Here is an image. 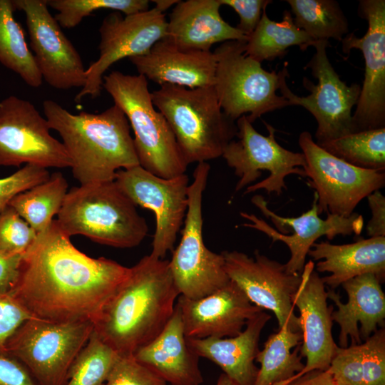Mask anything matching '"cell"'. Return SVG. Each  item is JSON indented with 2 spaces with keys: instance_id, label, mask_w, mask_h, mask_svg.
<instances>
[{
  "instance_id": "cell-1",
  "label": "cell",
  "mask_w": 385,
  "mask_h": 385,
  "mask_svg": "<svg viewBox=\"0 0 385 385\" xmlns=\"http://www.w3.org/2000/svg\"><path fill=\"white\" fill-rule=\"evenodd\" d=\"M56 220L22 255L9 288L34 317L55 322H92L130 273V267L78 250Z\"/></svg>"
},
{
  "instance_id": "cell-2",
  "label": "cell",
  "mask_w": 385,
  "mask_h": 385,
  "mask_svg": "<svg viewBox=\"0 0 385 385\" xmlns=\"http://www.w3.org/2000/svg\"><path fill=\"white\" fill-rule=\"evenodd\" d=\"M179 295L169 260L145 255L130 267L93 323V332L118 354H133L163 331Z\"/></svg>"
},
{
  "instance_id": "cell-3",
  "label": "cell",
  "mask_w": 385,
  "mask_h": 385,
  "mask_svg": "<svg viewBox=\"0 0 385 385\" xmlns=\"http://www.w3.org/2000/svg\"><path fill=\"white\" fill-rule=\"evenodd\" d=\"M43 110L50 129L62 139L80 185L113 181L117 171L139 165L130 124L116 105L99 113L73 114L46 100Z\"/></svg>"
},
{
  "instance_id": "cell-4",
  "label": "cell",
  "mask_w": 385,
  "mask_h": 385,
  "mask_svg": "<svg viewBox=\"0 0 385 385\" xmlns=\"http://www.w3.org/2000/svg\"><path fill=\"white\" fill-rule=\"evenodd\" d=\"M152 101L170 125L188 165L222 157L237 128L222 110L213 86L163 84Z\"/></svg>"
},
{
  "instance_id": "cell-5",
  "label": "cell",
  "mask_w": 385,
  "mask_h": 385,
  "mask_svg": "<svg viewBox=\"0 0 385 385\" xmlns=\"http://www.w3.org/2000/svg\"><path fill=\"white\" fill-rule=\"evenodd\" d=\"M56 220L69 237L81 235L118 248L138 246L148 232L145 218L115 180L72 188Z\"/></svg>"
},
{
  "instance_id": "cell-6",
  "label": "cell",
  "mask_w": 385,
  "mask_h": 385,
  "mask_svg": "<svg viewBox=\"0 0 385 385\" xmlns=\"http://www.w3.org/2000/svg\"><path fill=\"white\" fill-rule=\"evenodd\" d=\"M103 88L128 120L139 165L163 178L185 174L188 165L166 119L155 109L147 79L113 71L103 76Z\"/></svg>"
},
{
  "instance_id": "cell-7",
  "label": "cell",
  "mask_w": 385,
  "mask_h": 385,
  "mask_svg": "<svg viewBox=\"0 0 385 385\" xmlns=\"http://www.w3.org/2000/svg\"><path fill=\"white\" fill-rule=\"evenodd\" d=\"M246 41L222 43L213 52L216 67L213 87L223 112L234 121L248 114L252 123L263 114L290 106L277 91L280 71H267L245 54Z\"/></svg>"
},
{
  "instance_id": "cell-8",
  "label": "cell",
  "mask_w": 385,
  "mask_h": 385,
  "mask_svg": "<svg viewBox=\"0 0 385 385\" xmlns=\"http://www.w3.org/2000/svg\"><path fill=\"white\" fill-rule=\"evenodd\" d=\"M93 331L89 321L30 319L9 339L6 354L21 363L38 385H65L72 364Z\"/></svg>"
},
{
  "instance_id": "cell-9",
  "label": "cell",
  "mask_w": 385,
  "mask_h": 385,
  "mask_svg": "<svg viewBox=\"0 0 385 385\" xmlns=\"http://www.w3.org/2000/svg\"><path fill=\"white\" fill-rule=\"evenodd\" d=\"M210 166L197 163L193 181L189 185L188 209L182 237L173 250L170 270L180 296L190 299L205 297L226 285L230 281L222 253L210 250L202 237V195Z\"/></svg>"
},
{
  "instance_id": "cell-10",
  "label": "cell",
  "mask_w": 385,
  "mask_h": 385,
  "mask_svg": "<svg viewBox=\"0 0 385 385\" xmlns=\"http://www.w3.org/2000/svg\"><path fill=\"white\" fill-rule=\"evenodd\" d=\"M267 135L258 133L246 115L237 120V140L225 147L222 157L239 178L235 192L246 188L245 194L259 190L279 195L287 190L285 178L290 175L306 178L302 153L289 150L275 139V129L265 123Z\"/></svg>"
},
{
  "instance_id": "cell-11",
  "label": "cell",
  "mask_w": 385,
  "mask_h": 385,
  "mask_svg": "<svg viewBox=\"0 0 385 385\" xmlns=\"http://www.w3.org/2000/svg\"><path fill=\"white\" fill-rule=\"evenodd\" d=\"M313 46L316 51L304 69H311L317 84L306 77L302 79L310 94L299 96L289 89L286 82L287 63L280 71L279 89L290 106H300L314 117L317 122L314 136L319 144L354 133L352 109L358 102L361 86L356 83L348 86L341 80L327 54V48L331 46L328 40L317 41Z\"/></svg>"
},
{
  "instance_id": "cell-12",
  "label": "cell",
  "mask_w": 385,
  "mask_h": 385,
  "mask_svg": "<svg viewBox=\"0 0 385 385\" xmlns=\"http://www.w3.org/2000/svg\"><path fill=\"white\" fill-rule=\"evenodd\" d=\"M306 164L308 185L317 196L319 214L349 217L369 195L385 185L384 171L352 165L324 150L308 131L298 140Z\"/></svg>"
},
{
  "instance_id": "cell-13",
  "label": "cell",
  "mask_w": 385,
  "mask_h": 385,
  "mask_svg": "<svg viewBox=\"0 0 385 385\" xmlns=\"http://www.w3.org/2000/svg\"><path fill=\"white\" fill-rule=\"evenodd\" d=\"M47 120L27 100L10 96L0 102V166L71 167L61 142L50 133Z\"/></svg>"
},
{
  "instance_id": "cell-14",
  "label": "cell",
  "mask_w": 385,
  "mask_h": 385,
  "mask_svg": "<svg viewBox=\"0 0 385 385\" xmlns=\"http://www.w3.org/2000/svg\"><path fill=\"white\" fill-rule=\"evenodd\" d=\"M164 12L155 5L128 16L114 11L104 18L99 28V57L86 69V81L76 96V102L101 94L104 74L113 63L147 53L165 37L168 21Z\"/></svg>"
},
{
  "instance_id": "cell-15",
  "label": "cell",
  "mask_w": 385,
  "mask_h": 385,
  "mask_svg": "<svg viewBox=\"0 0 385 385\" xmlns=\"http://www.w3.org/2000/svg\"><path fill=\"white\" fill-rule=\"evenodd\" d=\"M252 202L267 217L270 219L277 230L254 214L241 212L243 218L250 221L242 224L243 227L259 230L272 240L281 241L290 251V258L284 264L289 274H301L308 252L316 240L322 236L329 240L337 235L361 234L364 227V219L361 215L354 212L349 217L327 214L325 220L319 217L317 208V196L314 193V200L309 210L298 217H282L271 210L267 202L260 195L251 199Z\"/></svg>"
},
{
  "instance_id": "cell-16",
  "label": "cell",
  "mask_w": 385,
  "mask_h": 385,
  "mask_svg": "<svg viewBox=\"0 0 385 385\" xmlns=\"http://www.w3.org/2000/svg\"><path fill=\"white\" fill-rule=\"evenodd\" d=\"M115 181L136 206L154 212L156 227L150 255L163 259L168 251L173 250L187 212L188 176L185 173L163 178L138 165L117 171Z\"/></svg>"
},
{
  "instance_id": "cell-17",
  "label": "cell",
  "mask_w": 385,
  "mask_h": 385,
  "mask_svg": "<svg viewBox=\"0 0 385 385\" xmlns=\"http://www.w3.org/2000/svg\"><path fill=\"white\" fill-rule=\"evenodd\" d=\"M221 253L230 279L253 304L274 312L278 329L287 324L292 331L301 332L300 321L292 302V296L302 280L301 274L288 273L284 264L270 259L258 250H255L253 257L236 250Z\"/></svg>"
},
{
  "instance_id": "cell-18",
  "label": "cell",
  "mask_w": 385,
  "mask_h": 385,
  "mask_svg": "<svg viewBox=\"0 0 385 385\" xmlns=\"http://www.w3.org/2000/svg\"><path fill=\"white\" fill-rule=\"evenodd\" d=\"M358 14L368 23L366 34L349 33L342 40V51L362 52L365 72L352 114L354 133L385 128V1L360 0Z\"/></svg>"
},
{
  "instance_id": "cell-19",
  "label": "cell",
  "mask_w": 385,
  "mask_h": 385,
  "mask_svg": "<svg viewBox=\"0 0 385 385\" xmlns=\"http://www.w3.org/2000/svg\"><path fill=\"white\" fill-rule=\"evenodd\" d=\"M12 1L15 9L25 14L31 51L42 78L56 89H81L86 81V68L50 13L47 0Z\"/></svg>"
},
{
  "instance_id": "cell-20",
  "label": "cell",
  "mask_w": 385,
  "mask_h": 385,
  "mask_svg": "<svg viewBox=\"0 0 385 385\" xmlns=\"http://www.w3.org/2000/svg\"><path fill=\"white\" fill-rule=\"evenodd\" d=\"M300 284L292 296V302L299 312L302 334L299 354L306 357L303 369L288 380L289 381L314 370L325 371L338 346L332 336L333 306L327 304V292L322 277L314 270V264L309 260L301 273Z\"/></svg>"
},
{
  "instance_id": "cell-21",
  "label": "cell",
  "mask_w": 385,
  "mask_h": 385,
  "mask_svg": "<svg viewBox=\"0 0 385 385\" xmlns=\"http://www.w3.org/2000/svg\"><path fill=\"white\" fill-rule=\"evenodd\" d=\"M186 338L232 337L239 334L247 321L263 311L253 304L244 292L230 280L217 291L198 299L179 296Z\"/></svg>"
},
{
  "instance_id": "cell-22",
  "label": "cell",
  "mask_w": 385,
  "mask_h": 385,
  "mask_svg": "<svg viewBox=\"0 0 385 385\" xmlns=\"http://www.w3.org/2000/svg\"><path fill=\"white\" fill-rule=\"evenodd\" d=\"M381 281L372 273L351 278L341 285L347 294L346 303L342 302L340 295L334 289L327 291L337 310L332 313V320L339 327V347L359 344L385 324V294Z\"/></svg>"
},
{
  "instance_id": "cell-23",
  "label": "cell",
  "mask_w": 385,
  "mask_h": 385,
  "mask_svg": "<svg viewBox=\"0 0 385 385\" xmlns=\"http://www.w3.org/2000/svg\"><path fill=\"white\" fill-rule=\"evenodd\" d=\"M220 0L178 1L167 20L166 36L183 50L210 51L216 43L247 41L248 37L221 16Z\"/></svg>"
},
{
  "instance_id": "cell-24",
  "label": "cell",
  "mask_w": 385,
  "mask_h": 385,
  "mask_svg": "<svg viewBox=\"0 0 385 385\" xmlns=\"http://www.w3.org/2000/svg\"><path fill=\"white\" fill-rule=\"evenodd\" d=\"M129 60L138 74L160 86L194 88L214 84L216 60L211 51L183 50L163 38L147 53Z\"/></svg>"
},
{
  "instance_id": "cell-25",
  "label": "cell",
  "mask_w": 385,
  "mask_h": 385,
  "mask_svg": "<svg viewBox=\"0 0 385 385\" xmlns=\"http://www.w3.org/2000/svg\"><path fill=\"white\" fill-rule=\"evenodd\" d=\"M134 357L170 385H200L203 378L199 356L189 347L180 308L152 342L138 349Z\"/></svg>"
},
{
  "instance_id": "cell-26",
  "label": "cell",
  "mask_w": 385,
  "mask_h": 385,
  "mask_svg": "<svg viewBox=\"0 0 385 385\" xmlns=\"http://www.w3.org/2000/svg\"><path fill=\"white\" fill-rule=\"evenodd\" d=\"M271 316L264 311L249 319L239 334L227 338H186L199 357L216 364L237 385H255L258 369L255 365L260 334Z\"/></svg>"
},
{
  "instance_id": "cell-27",
  "label": "cell",
  "mask_w": 385,
  "mask_h": 385,
  "mask_svg": "<svg viewBox=\"0 0 385 385\" xmlns=\"http://www.w3.org/2000/svg\"><path fill=\"white\" fill-rule=\"evenodd\" d=\"M317 272H329L322 277L325 285L334 289L355 277L372 273L382 283L385 279V237L360 238L344 245L327 241L314 242L308 255Z\"/></svg>"
},
{
  "instance_id": "cell-28",
  "label": "cell",
  "mask_w": 385,
  "mask_h": 385,
  "mask_svg": "<svg viewBox=\"0 0 385 385\" xmlns=\"http://www.w3.org/2000/svg\"><path fill=\"white\" fill-rule=\"evenodd\" d=\"M328 371L334 385H385V329L359 344L337 346Z\"/></svg>"
},
{
  "instance_id": "cell-29",
  "label": "cell",
  "mask_w": 385,
  "mask_h": 385,
  "mask_svg": "<svg viewBox=\"0 0 385 385\" xmlns=\"http://www.w3.org/2000/svg\"><path fill=\"white\" fill-rule=\"evenodd\" d=\"M262 11L259 24L248 36L245 54L262 63L284 57L290 46H297L302 51L313 46L317 41L294 24L290 11L285 10L281 21L271 20Z\"/></svg>"
},
{
  "instance_id": "cell-30",
  "label": "cell",
  "mask_w": 385,
  "mask_h": 385,
  "mask_svg": "<svg viewBox=\"0 0 385 385\" xmlns=\"http://www.w3.org/2000/svg\"><path fill=\"white\" fill-rule=\"evenodd\" d=\"M302 340V332L287 324L270 334L255 358L260 367L255 385H276L300 372L304 366L299 354Z\"/></svg>"
},
{
  "instance_id": "cell-31",
  "label": "cell",
  "mask_w": 385,
  "mask_h": 385,
  "mask_svg": "<svg viewBox=\"0 0 385 385\" xmlns=\"http://www.w3.org/2000/svg\"><path fill=\"white\" fill-rule=\"evenodd\" d=\"M67 192V180L61 173L56 172L45 181L14 196L9 206L38 234L52 223Z\"/></svg>"
},
{
  "instance_id": "cell-32",
  "label": "cell",
  "mask_w": 385,
  "mask_h": 385,
  "mask_svg": "<svg viewBox=\"0 0 385 385\" xmlns=\"http://www.w3.org/2000/svg\"><path fill=\"white\" fill-rule=\"evenodd\" d=\"M15 10L12 0H0V63L29 86L38 88L43 78L24 30L14 17Z\"/></svg>"
},
{
  "instance_id": "cell-33",
  "label": "cell",
  "mask_w": 385,
  "mask_h": 385,
  "mask_svg": "<svg viewBox=\"0 0 385 385\" xmlns=\"http://www.w3.org/2000/svg\"><path fill=\"white\" fill-rule=\"evenodd\" d=\"M296 26L314 41H342L349 33V22L334 0H287Z\"/></svg>"
},
{
  "instance_id": "cell-34",
  "label": "cell",
  "mask_w": 385,
  "mask_h": 385,
  "mask_svg": "<svg viewBox=\"0 0 385 385\" xmlns=\"http://www.w3.org/2000/svg\"><path fill=\"white\" fill-rule=\"evenodd\" d=\"M317 145L352 165L385 170V128L353 133Z\"/></svg>"
},
{
  "instance_id": "cell-35",
  "label": "cell",
  "mask_w": 385,
  "mask_h": 385,
  "mask_svg": "<svg viewBox=\"0 0 385 385\" xmlns=\"http://www.w3.org/2000/svg\"><path fill=\"white\" fill-rule=\"evenodd\" d=\"M118 355L93 331L72 364L65 385H105Z\"/></svg>"
},
{
  "instance_id": "cell-36",
  "label": "cell",
  "mask_w": 385,
  "mask_h": 385,
  "mask_svg": "<svg viewBox=\"0 0 385 385\" xmlns=\"http://www.w3.org/2000/svg\"><path fill=\"white\" fill-rule=\"evenodd\" d=\"M48 7L55 9V19L61 27L71 29L93 12L111 9L125 16L149 9L147 0H47Z\"/></svg>"
},
{
  "instance_id": "cell-37",
  "label": "cell",
  "mask_w": 385,
  "mask_h": 385,
  "mask_svg": "<svg viewBox=\"0 0 385 385\" xmlns=\"http://www.w3.org/2000/svg\"><path fill=\"white\" fill-rule=\"evenodd\" d=\"M38 234L14 210L7 206L0 212V252L6 255H23Z\"/></svg>"
},
{
  "instance_id": "cell-38",
  "label": "cell",
  "mask_w": 385,
  "mask_h": 385,
  "mask_svg": "<svg viewBox=\"0 0 385 385\" xmlns=\"http://www.w3.org/2000/svg\"><path fill=\"white\" fill-rule=\"evenodd\" d=\"M105 385H167V383L136 360L133 354H118Z\"/></svg>"
},
{
  "instance_id": "cell-39",
  "label": "cell",
  "mask_w": 385,
  "mask_h": 385,
  "mask_svg": "<svg viewBox=\"0 0 385 385\" xmlns=\"http://www.w3.org/2000/svg\"><path fill=\"white\" fill-rule=\"evenodd\" d=\"M49 176L46 168L28 164L13 174L0 178V212L14 196L45 181Z\"/></svg>"
},
{
  "instance_id": "cell-40",
  "label": "cell",
  "mask_w": 385,
  "mask_h": 385,
  "mask_svg": "<svg viewBox=\"0 0 385 385\" xmlns=\"http://www.w3.org/2000/svg\"><path fill=\"white\" fill-rule=\"evenodd\" d=\"M33 318L9 289L0 288V355H6L7 341L15 331Z\"/></svg>"
},
{
  "instance_id": "cell-41",
  "label": "cell",
  "mask_w": 385,
  "mask_h": 385,
  "mask_svg": "<svg viewBox=\"0 0 385 385\" xmlns=\"http://www.w3.org/2000/svg\"><path fill=\"white\" fill-rule=\"evenodd\" d=\"M222 5L232 8L238 14L239 24L236 28L247 37L254 31L270 0H220Z\"/></svg>"
},
{
  "instance_id": "cell-42",
  "label": "cell",
  "mask_w": 385,
  "mask_h": 385,
  "mask_svg": "<svg viewBox=\"0 0 385 385\" xmlns=\"http://www.w3.org/2000/svg\"><path fill=\"white\" fill-rule=\"evenodd\" d=\"M0 385L38 384L18 360L8 355H0Z\"/></svg>"
},
{
  "instance_id": "cell-43",
  "label": "cell",
  "mask_w": 385,
  "mask_h": 385,
  "mask_svg": "<svg viewBox=\"0 0 385 385\" xmlns=\"http://www.w3.org/2000/svg\"><path fill=\"white\" fill-rule=\"evenodd\" d=\"M366 197L371 212L366 227L367 235L385 237V197L380 190H376Z\"/></svg>"
},
{
  "instance_id": "cell-44",
  "label": "cell",
  "mask_w": 385,
  "mask_h": 385,
  "mask_svg": "<svg viewBox=\"0 0 385 385\" xmlns=\"http://www.w3.org/2000/svg\"><path fill=\"white\" fill-rule=\"evenodd\" d=\"M22 255L9 256L0 252V288L9 289L17 276Z\"/></svg>"
},
{
  "instance_id": "cell-45",
  "label": "cell",
  "mask_w": 385,
  "mask_h": 385,
  "mask_svg": "<svg viewBox=\"0 0 385 385\" xmlns=\"http://www.w3.org/2000/svg\"><path fill=\"white\" fill-rule=\"evenodd\" d=\"M279 385H334L328 370H314Z\"/></svg>"
},
{
  "instance_id": "cell-46",
  "label": "cell",
  "mask_w": 385,
  "mask_h": 385,
  "mask_svg": "<svg viewBox=\"0 0 385 385\" xmlns=\"http://www.w3.org/2000/svg\"><path fill=\"white\" fill-rule=\"evenodd\" d=\"M215 385H237L232 380H231L224 373L221 374L219 376Z\"/></svg>"
}]
</instances>
